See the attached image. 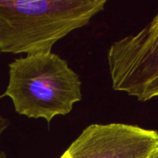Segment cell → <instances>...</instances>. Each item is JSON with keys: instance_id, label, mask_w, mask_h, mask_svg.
I'll return each mask as SVG.
<instances>
[{"instance_id": "obj_3", "label": "cell", "mask_w": 158, "mask_h": 158, "mask_svg": "<svg viewBox=\"0 0 158 158\" xmlns=\"http://www.w3.org/2000/svg\"><path fill=\"white\" fill-rule=\"evenodd\" d=\"M158 132L123 123L92 124L59 158H152Z\"/></svg>"}, {"instance_id": "obj_4", "label": "cell", "mask_w": 158, "mask_h": 158, "mask_svg": "<svg viewBox=\"0 0 158 158\" xmlns=\"http://www.w3.org/2000/svg\"><path fill=\"white\" fill-rule=\"evenodd\" d=\"M112 88L128 93L158 74V12L139 32L113 43L107 53Z\"/></svg>"}, {"instance_id": "obj_2", "label": "cell", "mask_w": 158, "mask_h": 158, "mask_svg": "<svg viewBox=\"0 0 158 158\" xmlns=\"http://www.w3.org/2000/svg\"><path fill=\"white\" fill-rule=\"evenodd\" d=\"M12 100L15 111L49 125L56 116L70 113L82 99L81 81L58 55H27L9 63L8 83L1 95Z\"/></svg>"}, {"instance_id": "obj_6", "label": "cell", "mask_w": 158, "mask_h": 158, "mask_svg": "<svg viewBox=\"0 0 158 158\" xmlns=\"http://www.w3.org/2000/svg\"><path fill=\"white\" fill-rule=\"evenodd\" d=\"M1 97L2 96H0V99H1ZM9 123H10L9 119L6 118V117H4L2 115L1 111H0V137L3 134V132L8 128ZM0 158H6V154L3 150H1V149H0Z\"/></svg>"}, {"instance_id": "obj_5", "label": "cell", "mask_w": 158, "mask_h": 158, "mask_svg": "<svg viewBox=\"0 0 158 158\" xmlns=\"http://www.w3.org/2000/svg\"><path fill=\"white\" fill-rule=\"evenodd\" d=\"M127 94L136 97L141 102L158 97V74L131 89Z\"/></svg>"}, {"instance_id": "obj_7", "label": "cell", "mask_w": 158, "mask_h": 158, "mask_svg": "<svg viewBox=\"0 0 158 158\" xmlns=\"http://www.w3.org/2000/svg\"><path fill=\"white\" fill-rule=\"evenodd\" d=\"M152 158H158V152L157 153H156V155H155V156H153V157Z\"/></svg>"}, {"instance_id": "obj_1", "label": "cell", "mask_w": 158, "mask_h": 158, "mask_svg": "<svg viewBox=\"0 0 158 158\" xmlns=\"http://www.w3.org/2000/svg\"><path fill=\"white\" fill-rule=\"evenodd\" d=\"M106 5V0H0V53H49Z\"/></svg>"}]
</instances>
